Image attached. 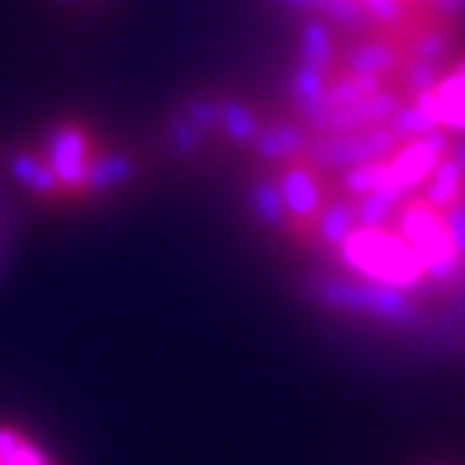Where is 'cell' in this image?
Masks as SVG:
<instances>
[{
	"label": "cell",
	"instance_id": "obj_2",
	"mask_svg": "<svg viewBox=\"0 0 465 465\" xmlns=\"http://www.w3.org/2000/svg\"><path fill=\"white\" fill-rule=\"evenodd\" d=\"M45 163L55 173L59 186H84L86 166H90V142L80 128L73 124H59L45 134Z\"/></svg>",
	"mask_w": 465,
	"mask_h": 465
},
{
	"label": "cell",
	"instance_id": "obj_1",
	"mask_svg": "<svg viewBox=\"0 0 465 465\" xmlns=\"http://www.w3.org/2000/svg\"><path fill=\"white\" fill-rule=\"evenodd\" d=\"M386 73H324L293 100L303 132L286 163L331 176L300 228L334 266L317 297L400 317L465 290V59L411 100L382 90Z\"/></svg>",
	"mask_w": 465,
	"mask_h": 465
},
{
	"label": "cell",
	"instance_id": "obj_4",
	"mask_svg": "<svg viewBox=\"0 0 465 465\" xmlns=\"http://www.w3.org/2000/svg\"><path fill=\"white\" fill-rule=\"evenodd\" d=\"M217 128L228 134L232 142L249 145L255 132H259V117L252 107L238 104V100H217Z\"/></svg>",
	"mask_w": 465,
	"mask_h": 465
},
{
	"label": "cell",
	"instance_id": "obj_5",
	"mask_svg": "<svg viewBox=\"0 0 465 465\" xmlns=\"http://www.w3.org/2000/svg\"><path fill=\"white\" fill-rule=\"evenodd\" d=\"M11 176H15L25 190H32V193H52V190L59 186L55 173L49 169V163L38 159V155H32V152H17V155H11Z\"/></svg>",
	"mask_w": 465,
	"mask_h": 465
},
{
	"label": "cell",
	"instance_id": "obj_8",
	"mask_svg": "<svg viewBox=\"0 0 465 465\" xmlns=\"http://www.w3.org/2000/svg\"><path fill=\"white\" fill-rule=\"evenodd\" d=\"M17 441H21V434L11 431V428H0V459H7L17 449Z\"/></svg>",
	"mask_w": 465,
	"mask_h": 465
},
{
	"label": "cell",
	"instance_id": "obj_3",
	"mask_svg": "<svg viewBox=\"0 0 465 465\" xmlns=\"http://www.w3.org/2000/svg\"><path fill=\"white\" fill-rule=\"evenodd\" d=\"M132 176H134V163L128 155H121V152H104L97 159H90L86 176H84V190H90V193H107V190H114V186L128 183Z\"/></svg>",
	"mask_w": 465,
	"mask_h": 465
},
{
	"label": "cell",
	"instance_id": "obj_9",
	"mask_svg": "<svg viewBox=\"0 0 465 465\" xmlns=\"http://www.w3.org/2000/svg\"><path fill=\"white\" fill-rule=\"evenodd\" d=\"M434 7L441 15H459V11H465V0H434Z\"/></svg>",
	"mask_w": 465,
	"mask_h": 465
},
{
	"label": "cell",
	"instance_id": "obj_7",
	"mask_svg": "<svg viewBox=\"0 0 465 465\" xmlns=\"http://www.w3.org/2000/svg\"><path fill=\"white\" fill-rule=\"evenodd\" d=\"M0 465H49V459L28 441H17V449L7 459H0Z\"/></svg>",
	"mask_w": 465,
	"mask_h": 465
},
{
	"label": "cell",
	"instance_id": "obj_6",
	"mask_svg": "<svg viewBox=\"0 0 465 465\" xmlns=\"http://www.w3.org/2000/svg\"><path fill=\"white\" fill-rule=\"evenodd\" d=\"M200 142H203V132L180 111V114L173 117V124H169V149L176 152V155H190V152H197Z\"/></svg>",
	"mask_w": 465,
	"mask_h": 465
}]
</instances>
